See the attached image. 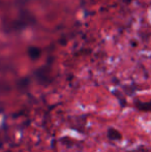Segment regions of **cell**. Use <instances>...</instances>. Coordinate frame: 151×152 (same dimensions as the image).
I'll return each mask as SVG.
<instances>
[{
	"label": "cell",
	"instance_id": "obj_3",
	"mask_svg": "<svg viewBox=\"0 0 151 152\" xmlns=\"http://www.w3.org/2000/svg\"><path fill=\"white\" fill-rule=\"evenodd\" d=\"M137 109L140 111H145V112H149L151 110V104L150 102H137Z\"/></svg>",
	"mask_w": 151,
	"mask_h": 152
},
{
	"label": "cell",
	"instance_id": "obj_1",
	"mask_svg": "<svg viewBox=\"0 0 151 152\" xmlns=\"http://www.w3.org/2000/svg\"><path fill=\"white\" fill-rule=\"evenodd\" d=\"M107 136H108V138L112 141H119V140H121V138H122L120 132H118V130L115 129V128H113V127H111V128L108 129Z\"/></svg>",
	"mask_w": 151,
	"mask_h": 152
},
{
	"label": "cell",
	"instance_id": "obj_5",
	"mask_svg": "<svg viewBox=\"0 0 151 152\" xmlns=\"http://www.w3.org/2000/svg\"><path fill=\"white\" fill-rule=\"evenodd\" d=\"M6 152H12V151H6Z\"/></svg>",
	"mask_w": 151,
	"mask_h": 152
},
{
	"label": "cell",
	"instance_id": "obj_2",
	"mask_svg": "<svg viewBox=\"0 0 151 152\" xmlns=\"http://www.w3.org/2000/svg\"><path fill=\"white\" fill-rule=\"evenodd\" d=\"M28 55L31 59L36 60V59H38L40 57V55H42V51H40V49L37 48V47H30V48L28 49Z\"/></svg>",
	"mask_w": 151,
	"mask_h": 152
},
{
	"label": "cell",
	"instance_id": "obj_4",
	"mask_svg": "<svg viewBox=\"0 0 151 152\" xmlns=\"http://www.w3.org/2000/svg\"><path fill=\"white\" fill-rule=\"evenodd\" d=\"M115 95L117 96V98H118L119 102H120L121 107H122V108H124V107L126 106V102H125V98H124V97H122V96H121L120 94H117L116 92H115Z\"/></svg>",
	"mask_w": 151,
	"mask_h": 152
}]
</instances>
